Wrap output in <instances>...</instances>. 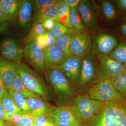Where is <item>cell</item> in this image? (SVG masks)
<instances>
[{"mask_svg":"<svg viewBox=\"0 0 126 126\" xmlns=\"http://www.w3.org/2000/svg\"><path fill=\"white\" fill-rule=\"evenodd\" d=\"M44 75L57 107L70 105L78 93L70 81L56 68L46 69Z\"/></svg>","mask_w":126,"mask_h":126,"instance_id":"cell-1","label":"cell"},{"mask_svg":"<svg viewBox=\"0 0 126 126\" xmlns=\"http://www.w3.org/2000/svg\"><path fill=\"white\" fill-rule=\"evenodd\" d=\"M16 70L27 89L39 96L45 102L54 100L47 82L38 74L22 63L16 64Z\"/></svg>","mask_w":126,"mask_h":126,"instance_id":"cell-2","label":"cell"},{"mask_svg":"<svg viewBox=\"0 0 126 126\" xmlns=\"http://www.w3.org/2000/svg\"><path fill=\"white\" fill-rule=\"evenodd\" d=\"M100 80L97 56L90 52L84 57L82 61L77 92L80 94H87L90 88Z\"/></svg>","mask_w":126,"mask_h":126,"instance_id":"cell-3","label":"cell"},{"mask_svg":"<svg viewBox=\"0 0 126 126\" xmlns=\"http://www.w3.org/2000/svg\"><path fill=\"white\" fill-rule=\"evenodd\" d=\"M95 126H126V103L105 102Z\"/></svg>","mask_w":126,"mask_h":126,"instance_id":"cell-4","label":"cell"},{"mask_svg":"<svg viewBox=\"0 0 126 126\" xmlns=\"http://www.w3.org/2000/svg\"><path fill=\"white\" fill-rule=\"evenodd\" d=\"M105 102L92 99L88 94L78 93L70 106L76 113L80 122L99 113Z\"/></svg>","mask_w":126,"mask_h":126,"instance_id":"cell-5","label":"cell"},{"mask_svg":"<svg viewBox=\"0 0 126 126\" xmlns=\"http://www.w3.org/2000/svg\"><path fill=\"white\" fill-rule=\"evenodd\" d=\"M87 94L92 99L99 101L126 103V99L106 79H100L90 88Z\"/></svg>","mask_w":126,"mask_h":126,"instance_id":"cell-6","label":"cell"},{"mask_svg":"<svg viewBox=\"0 0 126 126\" xmlns=\"http://www.w3.org/2000/svg\"><path fill=\"white\" fill-rule=\"evenodd\" d=\"M23 56L27 63L41 74H44L46 68L44 49L35 41L27 43L23 49Z\"/></svg>","mask_w":126,"mask_h":126,"instance_id":"cell-7","label":"cell"},{"mask_svg":"<svg viewBox=\"0 0 126 126\" xmlns=\"http://www.w3.org/2000/svg\"><path fill=\"white\" fill-rule=\"evenodd\" d=\"M96 56L98 62V72L100 79L110 80L126 68L123 64L110 58L108 55Z\"/></svg>","mask_w":126,"mask_h":126,"instance_id":"cell-8","label":"cell"},{"mask_svg":"<svg viewBox=\"0 0 126 126\" xmlns=\"http://www.w3.org/2000/svg\"><path fill=\"white\" fill-rule=\"evenodd\" d=\"M118 44L117 39L113 35L107 33L99 34L92 39L91 53L96 55H109Z\"/></svg>","mask_w":126,"mask_h":126,"instance_id":"cell-9","label":"cell"},{"mask_svg":"<svg viewBox=\"0 0 126 126\" xmlns=\"http://www.w3.org/2000/svg\"><path fill=\"white\" fill-rule=\"evenodd\" d=\"M0 54L2 58L16 64L21 63L24 57L23 49L19 44L11 38H5L1 41Z\"/></svg>","mask_w":126,"mask_h":126,"instance_id":"cell-10","label":"cell"},{"mask_svg":"<svg viewBox=\"0 0 126 126\" xmlns=\"http://www.w3.org/2000/svg\"><path fill=\"white\" fill-rule=\"evenodd\" d=\"M77 8L88 32L95 33L99 26L93 2L88 0H81Z\"/></svg>","mask_w":126,"mask_h":126,"instance_id":"cell-11","label":"cell"},{"mask_svg":"<svg viewBox=\"0 0 126 126\" xmlns=\"http://www.w3.org/2000/svg\"><path fill=\"white\" fill-rule=\"evenodd\" d=\"M51 115L56 126H81V122L70 105L56 107Z\"/></svg>","mask_w":126,"mask_h":126,"instance_id":"cell-12","label":"cell"},{"mask_svg":"<svg viewBox=\"0 0 126 126\" xmlns=\"http://www.w3.org/2000/svg\"><path fill=\"white\" fill-rule=\"evenodd\" d=\"M82 60L79 57L72 56L67 58L64 62L56 67L63 74L76 90L78 83Z\"/></svg>","mask_w":126,"mask_h":126,"instance_id":"cell-13","label":"cell"},{"mask_svg":"<svg viewBox=\"0 0 126 126\" xmlns=\"http://www.w3.org/2000/svg\"><path fill=\"white\" fill-rule=\"evenodd\" d=\"M92 39L88 33L84 34H74L70 45V50L72 56L83 59L91 52Z\"/></svg>","mask_w":126,"mask_h":126,"instance_id":"cell-14","label":"cell"},{"mask_svg":"<svg viewBox=\"0 0 126 126\" xmlns=\"http://www.w3.org/2000/svg\"><path fill=\"white\" fill-rule=\"evenodd\" d=\"M16 65L0 56V77L8 91L13 90L12 83L16 73Z\"/></svg>","mask_w":126,"mask_h":126,"instance_id":"cell-15","label":"cell"},{"mask_svg":"<svg viewBox=\"0 0 126 126\" xmlns=\"http://www.w3.org/2000/svg\"><path fill=\"white\" fill-rule=\"evenodd\" d=\"M44 55L46 70L56 68L67 59L62 50L56 45L44 49Z\"/></svg>","mask_w":126,"mask_h":126,"instance_id":"cell-16","label":"cell"},{"mask_svg":"<svg viewBox=\"0 0 126 126\" xmlns=\"http://www.w3.org/2000/svg\"><path fill=\"white\" fill-rule=\"evenodd\" d=\"M26 99L30 108V113L34 116L51 114L56 108L42 99L29 98Z\"/></svg>","mask_w":126,"mask_h":126,"instance_id":"cell-17","label":"cell"},{"mask_svg":"<svg viewBox=\"0 0 126 126\" xmlns=\"http://www.w3.org/2000/svg\"><path fill=\"white\" fill-rule=\"evenodd\" d=\"M23 1L0 0V8L4 12L10 21L17 18Z\"/></svg>","mask_w":126,"mask_h":126,"instance_id":"cell-18","label":"cell"},{"mask_svg":"<svg viewBox=\"0 0 126 126\" xmlns=\"http://www.w3.org/2000/svg\"><path fill=\"white\" fill-rule=\"evenodd\" d=\"M57 3L36 11L33 18L34 24L42 23L43 21L47 18L52 19L55 21H59Z\"/></svg>","mask_w":126,"mask_h":126,"instance_id":"cell-19","label":"cell"},{"mask_svg":"<svg viewBox=\"0 0 126 126\" xmlns=\"http://www.w3.org/2000/svg\"><path fill=\"white\" fill-rule=\"evenodd\" d=\"M33 9V1H23L17 18L18 25L21 28H25L29 24L31 19Z\"/></svg>","mask_w":126,"mask_h":126,"instance_id":"cell-20","label":"cell"},{"mask_svg":"<svg viewBox=\"0 0 126 126\" xmlns=\"http://www.w3.org/2000/svg\"><path fill=\"white\" fill-rule=\"evenodd\" d=\"M101 7L104 19L107 22H115L120 18V12L116 7L113 1H102Z\"/></svg>","mask_w":126,"mask_h":126,"instance_id":"cell-21","label":"cell"},{"mask_svg":"<svg viewBox=\"0 0 126 126\" xmlns=\"http://www.w3.org/2000/svg\"><path fill=\"white\" fill-rule=\"evenodd\" d=\"M70 19L72 30L75 34L88 33L77 7L70 8Z\"/></svg>","mask_w":126,"mask_h":126,"instance_id":"cell-22","label":"cell"},{"mask_svg":"<svg viewBox=\"0 0 126 126\" xmlns=\"http://www.w3.org/2000/svg\"><path fill=\"white\" fill-rule=\"evenodd\" d=\"M58 5L59 21L68 29H72L70 19V7L64 0H59Z\"/></svg>","mask_w":126,"mask_h":126,"instance_id":"cell-23","label":"cell"},{"mask_svg":"<svg viewBox=\"0 0 126 126\" xmlns=\"http://www.w3.org/2000/svg\"><path fill=\"white\" fill-rule=\"evenodd\" d=\"M12 87L14 91L22 94L25 98H34L42 99L39 96L27 89L23 83L20 76L16 72L12 82Z\"/></svg>","mask_w":126,"mask_h":126,"instance_id":"cell-24","label":"cell"},{"mask_svg":"<svg viewBox=\"0 0 126 126\" xmlns=\"http://www.w3.org/2000/svg\"><path fill=\"white\" fill-rule=\"evenodd\" d=\"M108 81L126 99V68L119 74Z\"/></svg>","mask_w":126,"mask_h":126,"instance_id":"cell-25","label":"cell"},{"mask_svg":"<svg viewBox=\"0 0 126 126\" xmlns=\"http://www.w3.org/2000/svg\"><path fill=\"white\" fill-rule=\"evenodd\" d=\"M109 56L110 58L123 64L126 68V39H121L117 47Z\"/></svg>","mask_w":126,"mask_h":126,"instance_id":"cell-26","label":"cell"},{"mask_svg":"<svg viewBox=\"0 0 126 126\" xmlns=\"http://www.w3.org/2000/svg\"><path fill=\"white\" fill-rule=\"evenodd\" d=\"M74 33L73 30L70 29L67 33L56 39L55 45L61 49L67 58L72 56L70 52V45L71 39Z\"/></svg>","mask_w":126,"mask_h":126,"instance_id":"cell-27","label":"cell"},{"mask_svg":"<svg viewBox=\"0 0 126 126\" xmlns=\"http://www.w3.org/2000/svg\"><path fill=\"white\" fill-rule=\"evenodd\" d=\"M10 96L14 100L17 107L25 113H30L29 107L26 98L22 94L14 90L8 91Z\"/></svg>","mask_w":126,"mask_h":126,"instance_id":"cell-28","label":"cell"},{"mask_svg":"<svg viewBox=\"0 0 126 126\" xmlns=\"http://www.w3.org/2000/svg\"><path fill=\"white\" fill-rule=\"evenodd\" d=\"M0 102L6 112H10L20 115L25 114L17 107L15 102L10 96L9 94L0 99Z\"/></svg>","mask_w":126,"mask_h":126,"instance_id":"cell-29","label":"cell"},{"mask_svg":"<svg viewBox=\"0 0 126 126\" xmlns=\"http://www.w3.org/2000/svg\"><path fill=\"white\" fill-rule=\"evenodd\" d=\"M47 31L42 23H35L26 38V43L34 41L36 38L44 34Z\"/></svg>","mask_w":126,"mask_h":126,"instance_id":"cell-30","label":"cell"},{"mask_svg":"<svg viewBox=\"0 0 126 126\" xmlns=\"http://www.w3.org/2000/svg\"><path fill=\"white\" fill-rule=\"evenodd\" d=\"M54 120L51 114L35 116L33 126H55Z\"/></svg>","mask_w":126,"mask_h":126,"instance_id":"cell-31","label":"cell"},{"mask_svg":"<svg viewBox=\"0 0 126 126\" xmlns=\"http://www.w3.org/2000/svg\"><path fill=\"white\" fill-rule=\"evenodd\" d=\"M69 30L60 23L59 21H55L51 31L55 39L61 38L67 33Z\"/></svg>","mask_w":126,"mask_h":126,"instance_id":"cell-32","label":"cell"},{"mask_svg":"<svg viewBox=\"0 0 126 126\" xmlns=\"http://www.w3.org/2000/svg\"><path fill=\"white\" fill-rule=\"evenodd\" d=\"M23 115L13 113L10 112H6L5 121L9 123L13 126H17Z\"/></svg>","mask_w":126,"mask_h":126,"instance_id":"cell-33","label":"cell"},{"mask_svg":"<svg viewBox=\"0 0 126 126\" xmlns=\"http://www.w3.org/2000/svg\"><path fill=\"white\" fill-rule=\"evenodd\" d=\"M59 1L58 0H35L33 2V7L36 11L56 4Z\"/></svg>","mask_w":126,"mask_h":126,"instance_id":"cell-34","label":"cell"},{"mask_svg":"<svg viewBox=\"0 0 126 126\" xmlns=\"http://www.w3.org/2000/svg\"><path fill=\"white\" fill-rule=\"evenodd\" d=\"M35 116L30 113H25L22 115L17 126H33Z\"/></svg>","mask_w":126,"mask_h":126,"instance_id":"cell-35","label":"cell"},{"mask_svg":"<svg viewBox=\"0 0 126 126\" xmlns=\"http://www.w3.org/2000/svg\"><path fill=\"white\" fill-rule=\"evenodd\" d=\"M118 29L123 38L126 39V14H122Z\"/></svg>","mask_w":126,"mask_h":126,"instance_id":"cell-36","label":"cell"},{"mask_svg":"<svg viewBox=\"0 0 126 126\" xmlns=\"http://www.w3.org/2000/svg\"><path fill=\"white\" fill-rule=\"evenodd\" d=\"M46 34L47 36V43L45 49L55 45L56 40L54 35L51 31H47Z\"/></svg>","mask_w":126,"mask_h":126,"instance_id":"cell-37","label":"cell"},{"mask_svg":"<svg viewBox=\"0 0 126 126\" xmlns=\"http://www.w3.org/2000/svg\"><path fill=\"white\" fill-rule=\"evenodd\" d=\"M113 2L120 13L126 14V0H115Z\"/></svg>","mask_w":126,"mask_h":126,"instance_id":"cell-38","label":"cell"},{"mask_svg":"<svg viewBox=\"0 0 126 126\" xmlns=\"http://www.w3.org/2000/svg\"><path fill=\"white\" fill-rule=\"evenodd\" d=\"M41 47L44 49H45L47 43V36L46 34L39 36L35 39V41Z\"/></svg>","mask_w":126,"mask_h":126,"instance_id":"cell-39","label":"cell"},{"mask_svg":"<svg viewBox=\"0 0 126 126\" xmlns=\"http://www.w3.org/2000/svg\"><path fill=\"white\" fill-rule=\"evenodd\" d=\"M55 21L52 19L47 18L43 21L42 24L47 31H50L54 24Z\"/></svg>","mask_w":126,"mask_h":126,"instance_id":"cell-40","label":"cell"},{"mask_svg":"<svg viewBox=\"0 0 126 126\" xmlns=\"http://www.w3.org/2000/svg\"><path fill=\"white\" fill-rule=\"evenodd\" d=\"M8 94V90L0 77V99Z\"/></svg>","mask_w":126,"mask_h":126,"instance_id":"cell-41","label":"cell"},{"mask_svg":"<svg viewBox=\"0 0 126 126\" xmlns=\"http://www.w3.org/2000/svg\"><path fill=\"white\" fill-rule=\"evenodd\" d=\"M9 21H10L7 16L2 9L0 8V24H7Z\"/></svg>","mask_w":126,"mask_h":126,"instance_id":"cell-42","label":"cell"},{"mask_svg":"<svg viewBox=\"0 0 126 126\" xmlns=\"http://www.w3.org/2000/svg\"><path fill=\"white\" fill-rule=\"evenodd\" d=\"M70 8L77 7L78 6L81 0H64Z\"/></svg>","mask_w":126,"mask_h":126,"instance_id":"cell-43","label":"cell"},{"mask_svg":"<svg viewBox=\"0 0 126 126\" xmlns=\"http://www.w3.org/2000/svg\"><path fill=\"white\" fill-rule=\"evenodd\" d=\"M6 111L2 104L0 102V119L5 121V116Z\"/></svg>","mask_w":126,"mask_h":126,"instance_id":"cell-44","label":"cell"},{"mask_svg":"<svg viewBox=\"0 0 126 126\" xmlns=\"http://www.w3.org/2000/svg\"><path fill=\"white\" fill-rule=\"evenodd\" d=\"M8 24H0V33L5 32L7 30Z\"/></svg>","mask_w":126,"mask_h":126,"instance_id":"cell-45","label":"cell"},{"mask_svg":"<svg viewBox=\"0 0 126 126\" xmlns=\"http://www.w3.org/2000/svg\"><path fill=\"white\" fill-rule=\"evenodd\" d=\"M5 122L0 119V126H4Z\"/></svg>","mask_w":126,"mask_h":126,"instance_id":"cell-46","label":"cell"},{"mask_svg":"<svg viewBox=\"0 0 126 126\" xmlns=\"http://www.w3.org/2000/svg\"><path fill=\"white\" fill-rule=\"evenodd\" d=\"M5 122V124L4 126H12V125H11V124H9V123L7 122Z\"/></svg>","mask_w":126,"mask_h":126,"instance_id":"cell-47","label":"cell"},{"mask_svg":"<svg viewBox=\"0 0 126 126\" xmlns=\"http://www.w3.org/2000/svg\"></svg>","mask_w":126,"mask_h":126,"instance_id":"cell-48","label":"cell"}]
</instances>
